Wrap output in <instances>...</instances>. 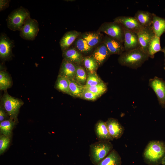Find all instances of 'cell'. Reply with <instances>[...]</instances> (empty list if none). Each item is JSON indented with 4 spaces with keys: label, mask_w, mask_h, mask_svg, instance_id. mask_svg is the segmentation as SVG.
Instances as JSON below:
<instances>
[{
    "label": "cell",
    "mask_w": 165,
    "mask_h": 165,
    "mask_svg": "<svg viewBox=\"0 0 165 165\" xmlns=\"http://www.w3.org/2000/svg\"><path fill=\"white\" fill-rule=\"evenodd\" d=\"M146 53L140 47L127 51H125L119 55L118 59L119 63L134 69L141 67L149 58Z\"/></svg>",
    "instance_id": "cell-1"
},
{
    "label": "cell",
    "mask_w": 165,
    "mask_h": 165,
    "mask_svg": "<svg viewBox=\"0 0 165 165\" xmlns=\"http://www.w3.org/2000/svg\"><path fill=\"white\" fill-rule=\"evenodd\" d=\"M144 159L150 165H158L165 156V143L160 141H150L143 153Z\"/></svg>",
    "instance_id": "cell-2"
},
{
    "label": "cell",
    "mask_w": 165,
    "mask_h": 165,
    "mask_svg": "<svg viewBox=\"0 0 165 165\" xmlns=\"http://www.w3.org/2000/svg\"><path fill=\"white\" fill-rule=\"evenodd\" d=\"M113 149V145L110 141H98L90 145L89 157L91 163L96 165Z\"/></svg>",
    "instance_id": "cell-3"
},
{
    "label": "cell",
    "mask_w": 165,
    "mask_h": 165,
    "mask_svg": "<svg viewBox=\"0 0 165 165\" xmlns=\"http://www.w3.org/2000/svg\"><path fill=\"white\" fill-rule=\"evenodd\" d=\"M30 18L28 10L20 7L9 15L6 20L7 26L11 30L20 31L26 21Z\"/></svg>",
    "instance_id": "cell-4"
},
{
    "label": "cell",
    "mask_w": 165,
    "mask_h": 165,
    "mask_svg": "<svg viewBox=\"0 0 165 165\" xmlns=\"http://www.w3.org/2000/svg\"><path fill=\"white\" fill-rule=\"evenodd\" d=\"M5 92L2 98V105L9 117L17 122V116L24 102L20 99L13 97Z\"/></svg>",
    "instance_id": "cell-5"
},
{
    "label": "cell",
    "mask_w": 165,
    "mask_h": 165,
    "mask_svg": "<svg viewBox=\"0 0 165 165\" xmlns=\"http://www.w3.org/2000/svg\"><path fill=\"white\" fill-rule=\"evenodd\" d=\"M97 31L103 32L107 35L123 43L124 29L122 26L118 23L114 21L104 23L101 26Z\"/></svg>",
    "instance_id": "cell-6"
},
{
    "label": "cell",
    "mask_w": 165,
    "mask_h": 165,
    "mask_svg": "<svg viewBox=\"0 0 165 165\" xmlns=\"http://www.w3.org/2000/svg\"><path fill=\"white\" fill-rule=\"evenodd\" d=\"M148 85L155 93L159 105L165 108V81L155 76L149 79Z\"/></svg>",
    "instance_id": "cell-7"
},
{
    "label": "cell",
    "mask_w": 165,
    "mask_h": 165,
    "mask_svg": "<svg viewBox=\"0 0 165 165\" xmlns=\"http://www.w3.org/2000/svg\"><path fill=\"white\" fill-rule=\"evenodd\" d=\"M39 30L37 21L30 17L25 22L20 31V35L23 39L33 40L37 36Z\"/></svg>",
    "instance_id": "cell-8"
},
{
    "label": "cell",
    "mask_w": 165,
    "mask_h": 165,
    "mask_svg": "<svg viewBox=\"0 0 165 165\" xmlns=\"http://www.w3.org/2000/svg\"><path fill=\"white\" fill-rule=\"evenodd\" d=\"M137 34L140 47L147 54L150 43L155 35L151 27H142Z\"/></svg>",
    "instance_id": "cell-9"
},
{
    "label": "cell",
    "mask_w": 165,
    "mask_h": 165,
    "mask_svg": "<svg viewBox=\"0 0 165 165\" xmlns=\"http://www.w3.org/2000/svg\"><path fill=\"white\" fill-rule=\"evenodd\" d=\"M114 21L120 24L123 28L137 33L142 27L134 16H119L114 19Z\"/></svg>",
    "instance_id": "cell-10"
},
{
    "label": "cell",
    "mask_w": 165,
    "mask_h": 165,
    "mask_svg": "<svg viewBox=\"0 0 165 165\" xmlns=\"http://www.w3.org/2000/svg\"><path fill=\"white\" fill-rule=\"evenodd\" d=\"M13 45V42L5 34H1L0 37V57L2 59L7 60L11 57Z\"/></svg>",
    "instance_id": "cell-11"
},
{
    "label": "cell",
    "mask_w": 165,
    "mask_h": 165,
    "mask_svg": "<svg viewBox=\"0 0 165 165\" xmlns=\"http://www.w3.org/2000/svg\"><path fill=\"white\" fill-rule=\"evenodd\" d=\"M105 122L109 134L113 139H117L122 136L124 128L117 119L109 118Z\"/></svg>",
    "instance_id": "cell-12"
},
{
    "label": "cell",
    "mask_w": 165,
    "mask_h": 165,
    "mask_svg": "<svg viewBox=\"0 0 165 165\" xmlns=\"http://www.w3.org/2000/svg\"><path fill=\"white\" fill-rule=\"evenodd\" d=\"M102 42L106 46L111 55H120L124 51L123 43L107 35L104 37Z\"/></svg>",
    "instance_id": "cell-13"
},
{
    "label": "cell",
    "mask_w": 165,
    "mask_h": 165,
    "mask_svg": "<svg viewBox=\"0 0 165 165\" xmlns=\"http://www.w3.org/2000/svg\"><path fill=\"white\" fill-rule=\"evenodd\" d=\"M123 29L124 51L130 50L140 47L137 33L124 28Z\"/></svg>",
    "instance_id": "cell-14"
},
{
    "label": "cell",
    "mask_w": 165,
    "mask_h": 165,
    "mask_svg": "<svg viewBox=\"0 0 165 165\" xmlns=\"http://www.w3.org/2000/svg\"><path fill=\"white\" fill-rule=\"evenodd\" d=\"M62 54L63 59L76 65L83 64V55L74 47H70L62 51Z\"/></svg>",
    "instance_id": "cell-15"
},
{
    "label": "cell",
    "mask_w": 165,
    "mask_h": 165,
    "mask_svg": "<svg viewBox=\"0 0 165 165\" xmlns=\"http://www.w3.org/2000/svg\"><path fill=\"white\" fill-rule=\"evenodd\" d=\"M77 66L63 59L60 66L58 76L68 80L74 79Z\"/></svg>",
    "instance_id": "cell-16"
},
{
    "label": "cell",
    "mask_w": 165,
    "mask_h": 165,
    "mask_svg": "<svg viewBox=\"0 0 165 165\" xmlns=\"http://www.w3.org/2000/svg\"><path fill=\"white\" fill-rule=\"evenodd\" d=\"M94 130L98 141H110L114 139L108 132L106 122L98 120L95 125Z\"/></svg>",
    "instance_id": "cell-17"
},
{
    "label": "cell",
    "mask_w": 165,
    "mask_h": 165,
    "mask_svg": "<svg viewBox=\"0 0 165 165\" xmlns=\"http://www.w3.org/2000/svg\"><path fill=\"white\" fill-rule=\"evenodd\" d=\"M91 55L99 66L108 59L111 54L106 46L102 42L97 46Z\"/></svg>",
    "instance_id": "cell-18"
},
{
    "label": "cell",
    "mask_w": 165,
    "mask_h": 165,
    "mask_svg": "<svg viewBox=\"0 0 165 165\" xmlns=\"http://www.w3.org/2000/svg\"><path fill=\"white\" fill-rule=\"evenodd\" d=\"M81 34L80 32L75 30L70 31L65 33L60 42L62 51L70 47Z\"/></svg>",
    "instance_id": "cell-19"
},
{
    "label": "cell",
    "mask_w": 165,
    "mask_h": 165,
    "mask_svg": "<svg viewBox=\"0 0 165 165\" xmlns=\"http://www.w3.org/2000/svg\"><path fill=\"white\" fill-rule=\"evenodd\" d=\"M81 35L88 44L93 48L102 42L104 37L101 32L97 31L86 32L81 34Z\"/></svg>",
    "instance_id": "cell-20"
},
{
    "label": "cell",
    "mask_w": 165,
    "mask_h": 165,
    "mask_svg": "<svg viewBox=\"0 0 165 165\" xmlns=\"http://www.w3.org/2000/svg\"><path fill=\"white\" fill-rule=\"evenodd\" d=\"M151 27L155 35L160 38L165 33V18L160 17L153 13Z\"/></svg>",
    "instance_id": "cell-21"
},
{
    "label": "cell",
    "mask_w": 165,
    "mask_h": 165,
    "mask_svg": "<svg viewBox=\"0 0 165 165\" xmlns=\"http://www.w3.org/2000/svg\"><path fill=\"white\" fill-rule=\"evenodd\" d=\"M153 14L147 11L138 10L135 13L134 16L142 27H151Z\"/></svg>",
    "instance_id": "cell-22"
},
{
    "label": "cell",
    "mask_w": 165,
    "mask_h": 165,
    "mask_svg": "<svg viewBox=\"0 0 165 165\" xmlns=\"http://www.w3.org/2000/svg\"><path fill=\"white\" fill-rule=\"evenodd\" d=\"M121 158L115 149L112 150L96 165H121Z\"/></svg>",
    "instance_id": "cell-23"
},
{
    "label": "cell",
    "mask_w": 165,
    "mask_h": 165,
    "mask_svg": "<svg viewBox=\"0 0 165 165\" xmlns=\"http://www.w3.org/2000/svg\"><path fill=\"white\" fill-rule=\"evenodd\" d=\"M74 47L82 55L88 54L93 51L94 48L90 46L82 36L81 34L74 42Z\"/></svg>",
    "instance_id": "cell-24"
},
{
    "label": "cell",
    "mask_w": 165,
    "mask_h": 165,
    "mask_svg": "<svg viewBox=\"0 0 165 165\" xmlns=\"http://www.w3.org/2000/svg\"><path fill=\"white\" fill-rule=\"evenodd\" d=\"M70 95L82 99L85 90V86L78 83L74 79L69 80Z\"/></svg>",
    "instance_id": "cell-25"
},
{
    "label": "cell",
    "mask_w": 165,
    "mask_h": 165,
    "mask_svg": "<svg viewBox=\"0 0 165 165\" xmlns=\"http://www.w3.org/2000/svg\"><path fill=\"white\" fill-rule=\"evenodd\" d=\"M16 122L13 119L9 118L5 120L0 123V131L1 134L10 137L12 130L16 124Z\"/></svg>",
    "instance_id": "cell-26"
},
{
    "label": "cell",
    "mask_w": 165,
    "mask_h": 165,
    "mask_svg": "<svg viewBox=\"0 0 165 165\" xmlns=\"http://www.w3.org/2000/svg\"><path fill=\"white\" fill-rule=\"evenodd\" d=\"M162 51L160 44V38L156 36L151 41L148 48V55L149 58H153L155 53Z\"/></svg>",
    "instance_id": "cell-27"
},
{
    "label": "cell",
    "mask_w": 165,
    "mask_h": 165,
    "mask_svg": "<svg viewBox=\"0 0 165 165\" xmlns=\"http://www.w3.org/2000/svg\"><path fill=\"white\" fill-rule=\"evenodd\" d=\"M87 73H94L99 67L96 61L92 55L84 56L83 64Z\"/></svg>",
    "instance_id": "cell-28"
},
{
    "label": "cell",
    "mask_w": 165,
    "mask_h": 165,
    "mask_svg": "<svg viewBox=\"0 0 165 165\" xmlns=\"http://www.w3.org/2000/svg\"><path fill=\"white\" fill-rule=\"evenodd\" d=\"M69 83V80L58 76L56 82L55 87L60 91L70 95Z\"/></svg>",
    "instance_id": "cell-29"
},
{
    "label": "cell",
    "mask_w": 165,
    "mask_h": 165,
    "mask_svg": "<svg viewBox=\"0 0 165 165\" xmlns=\"http://www.w3.org/2000/svg\"><path fill=\"white\" fill-rule=\"evenodd\" d=\"M12 85V81L9 74L5 71L0 72V90L6 91Z\"/></svg>",
    "instance_id": "cell-30"
},
{
    "label": "cell",
    "mask_w": 165,
    "mask_h": 165,
    "mask_svg": "<svg viewBox=\"0 0 165 165\" xmlns=\"http://www.w3.org/2000/svg\"><path fill=\"white\" fill-rule=\"evenodd\" d=\"M87 79V72L84 67L77 65L74 80L78 83L85 86Z\"/></svg>",
    "instance_id": "cell-31"
},
{
    "label": "cell",
    "mask_w": 165,
    "mask_h": 165,
    "mask_svg": "<svg viewBox=\"0 0 165 165\" xmlns=\"http://www.w3.org/2000/svg\"><path fill=\"white\" fill-rule=\"evenodd\" d=\"M103 82L99 77L97 72L94 73H87V79L85 87L95 86Z\"/></svg>",
    "instance_id": "cell-32"
},
{
    "label": "cell",
    "mask_w": 165,
    "mask_h": 165,
    "mask_svg": "<svg viewBox=\"0 0 165 165\" xmlns=\"http://www.w3.org/2000/svg\"><path fill=\"white\" fill-rule=\"evenodd\" d=\"M85 89L101 96L106 92L107 90L106 84L102 82L101 83L93 86L85 87Z\"/></svg>",
    "instance_id": "cell-33"
},
{
    "label": "cell",
    "mask_w": 165,
    "mask_h": 165,
    "mask_svg": "<svg viewBox=\"0 0 165 165\" xmlns=\"http://www.w3.org/2000/svg\"><path fill=\"white\" fill-rule=\"evenodd\" d=\"M10 137L2 134L0 136V154H2L8 148L10 144Z\"/></svg>",
    "instance_id": "cell-34"
},
{
    "label": "cell",
    "mask_w": 165,
    "mask_h": 165,
    "mask_svg": "<svg viewBox=\"0 0 165 165\" xmlns=\"http://www.w3.org/2000/svg\"><path fill=\"white\" fill-rule=\"evenodd\" d=\"M101 97L85 89L82 99L88 101H94Z\"/></svg>",
    "instance_id": "cell-35"
},
{
    "label": "cell",
    "mask_w": 165,
    "mask_h": 165,
    "mask_svg": "<svg viewBox=\"0 0 165 165\" xmlns=\"http://www.w3.org/2000/svg\"><path fill=\"white\" fill-rule=\"evenodd\" d=\"M7 113L2 106L0 105V122H1L4 120L6 118ZM8 115V114H7Z\"/></svg>",
    "instance_id": "cell-36"
},
{
    "label": "cell",
    "mask_w": 165,
    "mask_h": 165,
    "mask_svg": "<svg viewBox=\"0 0 165 165\" xmlns=\"http://www.w3.org/2000/svg\"><path fill=\"white\" fill-rule=\"evenodd\" d=\"M9 0L0 1V9L2 11L8 7L9 6Z\"/></svg>",
    "instance_id": "cell-37"
},
{
    "label": "cell",
    "mask_w": 165,
    "mask_h": 165,
    "mask_svg": "<svg viewBox=\"0 0 165 165\" xmlns=\"http://www.w3.org/2000/svg\"><path fill=\"white\" fill-rule=\"evenodd\" d=\"M162 52H163L164 54V57H165V66L164 67V69L165 70V46L162 49Z\"/></svg>",
    "instance_id": "cell-38"
},
{
    "label": "cell",
    "mask_w": 165,
    "mask_h": 165,
    "mask_svg": "<svg viewBox=\"0 0 165 165\" xmlns=\"http://www.w3.org/2000/svg\"><path fill=\"white\" fill-rule=\"evenodd\" d=\"M161 163L163 165H165V156L163 159Z\"/></svg>",
    "instance_id": "cell-39"
}]
</instances>
